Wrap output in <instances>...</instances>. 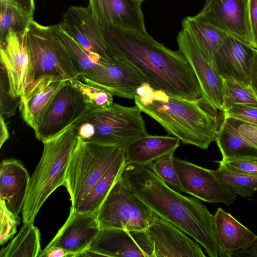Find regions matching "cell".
Segmentation results:
<instances>
[{
  "instance_id": "cell-1",
  "label": "cell",
  "mask_w": 257,
  "mask_h": 257,
  "mask_svg": "<svg viewBox=\"0 0 257 257\" xmlns=\"http://www.w3.org/2000/svg\"><path fill=\"white\" fill-rule=\"evenodd\" d=\"M101 28L114 55L132 64L153 88L183 98L201 97L195 75L179 50L167 48L148 33L113 25Z\"/></svg>"
},
{
  "instance_id": "cell-2",
  "label": "cell",
  "mask_w": 257,
  "mask_h": 257,
  "mask_svg": "<svg viewBox=\"0 0 257 257\" xmlns=\"http://www.w3.org/2000/svg\"><path fill=\"white\" fill-rule=\"evenodd\" d=\"M121 178L154 213L196 240L209 256H219L214 215L199 199L182 195L148 166L126 165Z\"/></svg>"
},
{
  "instance_id": "cell-3",
  "label": "cell",
  "mask_w": 257,
  "mask_h": 257,
  "mask_svg": "<svg viewBox=\"0 0 257 257\" xmlns=\"http://www.w3.org/2000/svg\"><path fill=\"white\" fill-rule=\"evenodd\" d=\"M136 105L185 144L207 149L218 130L215 111L201 97L189 99L156 90L145 83L137 91Z\"/></svg>"
},
{
  "instance_id": "cell-4",
  "label": "cell",
  "mask_w": 257,
  "mask_h": 257,
  "mask_svg": "<svg viewBox=\"0 0 257 257\" xmlns=\"http://www.w3.org/2000/svg\"><path fill=\"white\" fill-rule=\"evenodd\" d=\"M78 136L73 124L42 141L41 158L30 178L22 209L23 223H33L42 206L59 187L65 185Z\"/></svg>"
},
{
  "instance_id": "cell-5",
  "label": "cell",
  "mask_w": 257,
  "mask_h": 257,
  "mask_svg": "<svg viewBox=\"0 0 257 257\" xmlns=\"http://www.w3.org/2000/svg\"><path fill=\"white\" fill-rule=\"evenodd\" d=\"M137 106L113 102L107 108L89 109L73 124L78 137L123 150L132 141L148 134Z\"/></svg>"
},
{
  "instance_id": "cell-6",
  "label": "cell",
  "mask_w": 257,
  "mask_h": 257,
  "mask_svg": "<svg viewBox=\"0 0 257 257\" xmlns=\"http://www.w3.org/2000/svg\"><path fill=\"white\" fill-rule=\"evenodd\" d=\"M27 44L29 58L27 89L45 78L56 81L78 78L70 54L49 26L33 19L28 29Z\"/></svg>"
},
{
  "instance_id": "cell-7",
  "label": "cell",
  "mask_w": 257,
  "mask_h": 257,
  "mask_svg": "<svg viewBox=\"0 0 257 257\" xmlns=\"http://www.w3.org/2000/svg\"><path fill=\"white\" fill-rule=\"evenodd\" d=\"M120 150L78 137L67 169L66 186L75 209L115 160Z\"/></svg>"
},
{
  "instance_id": "cell-8",
  "label": "cell",
  "mask_w": 257,
  "mask_h": 257,
  "mask_svg": "<svg viewBox=\"0 0 257 257\" xmlns=\"http://www.w3.org/2000/svg\"><path fill=\"white\" fill-rule=\"evenodd\" d=\"M96 216L100 228L140 230L147 229L153 221L155 213L129 189L120 177Z\"/></svg>"
},
{
  "instance_id": "cell-9",
  "label": "cell",
  "mask_w": 257,
  "mask_h": 257,
  "mask_svg": "<svg viewBox=\"0 0 257 257\" xmlns=\"http://www.w3.org/2000/svg\"><path fill=\"white\" fill-rule=\"evenodd\" d=\"M179 51L193 70L201 90V98L215 111L224 107V80L207 60L190 31L182 28L177 37Z\"/></svg>"
},
{
  "instance_id": "cell-10",
  "label": "cell",
  "mask_w": 257,
  "mask_h": 257,
  "mask_svg": "<svg viewBox=\"0 0 257 257\" xmlns=\"http://www.w3.org/2000/svg\"><path fill=\"white\" fill-rule=\"evenodd\" d=\"M173 163L182 192L209 203L232 204L237 195L217 178L214 170L206 169L174 156Z\"/></svg>"
},
{
  "instance_id": "cell-11",
  "label": "cell",
  "mask_w": 257,
  "mask_h": 257,
  "mask_svg": "<svg viewBox=\"0 0 257 257\" xmlns=\"http://www.w3.org/2000/svg\"><path fill=\"white\" fill-rule=\"evenodd\" d=\"M89 108L79 91L67 82L56 93L37 129L36 138L43 141L73 124Z\"/></svg>"
},
{
  "instance_id": "cell-12",
  "label": "cell",
  "mask_w": 257,
  "mask_h": 257,
  "mask_svg": "<svg viewBox=\"0 0 257 257\" xmlns=\"http://www.w3.org/2000/svg\"><path fill=\"white\" fill-rule=\"evenodd\" d=\"M69 35L95 62H112L116 56L105 41L101 27L94 19L90 9L71 6L63 14L62 22Z\"/></svg>"
},
{
  "instance_id": "cell-13",
  "label": "cell",
  "mask_w": 257,
  "mask_h": 257,
  "mask_svg": "<svg viewBox=\"0 0 257 257\" xmlns=\"http://www.w3.org/2000/svg\"><path fill=\"white\" fill-rule=\"evenodd\" d=\"M88 249L101 256L155 257L154 246L146 230L100 228Z\"/></svg>"
},
{
  "instance_id": "cell-14",
  "label": "cell",
  "mask_w": 257,
  "mask_h": 257,
  "mask_svg": "<svg viewBox=\"0 0 257 257\" xmlns=\"http://www.w3.org/2000/svg\"><path fill=\"white\" fill-rule=\"evenodd\" d=\"M27 31L16 32L11 30L0 42L1 68L7 78L9 93L15 98H19L28 85Z\"/></svg>"
},
{
  "instance_id": "cell-15",
  "label": "cell",
  "mask_w": 257,
  "mask_h": 257,
  "mask_svg": "<svg viewBox=\"0 0 257 257\" xmlns=\"http://www.w3.org/2000/svg\"><path fill=\"white\" fill-rule=\"evenodd\" d=\"M193 17L250 44L246 0H205L202 9Z\"/></svg>"
},
{
  "instance_id": "cell-16",
  "label": "cell",
  "mask_w": 257,
  "mask_h": 257,
  "mask_svg": "<svg viewBox=\"0 0 257 257\" xmlns=\"http://www.w3.org/2000/svg\"><path fill=\"white\" fill-rule=\"evenodd\" d=\"M100 230L96 213L79 212L70 207L66 221L41 252L58 247L67 251L69 256H77L89 248Z\"/></svg>"
},
{
  "instance_id": "cell-17",
  "label": "cell",
  "mask_w": 257,
  "mask_h": 257,
  "mask_svg": "<svg viewBox=\"0 0 257 257\" xmlns=\"http://www.w3.org/2000/svg\"><path fill=\"white\" fill-rule=\"evenodd\" d=\"M155 257H205L200 244L179 227L155 214L146 229Z\"/></svg>"
},
{
  "instance_id": "cell-18",
  "label": "cell",
  "mask_w": 257,
  "mask_h": 257,
  "mask_svg": "<svg viewBox=\"0 0 257 257\" xmlns=\"http://www.w3.org/2000/svg\"><path fill=\"white\" fill-rule=\"evenodd\" d=\"M254 49L230 33L224 32L223 42L217 52L213 65L223 80L249 85V67Z\"/></svg>"
},
{
  "instance_id": "cell-19",
  "label": "cell",
  "mask_w": 257,
  "mask_h": 257,
  "mask_svg": "<svg viewBox=\"0 0 257 257\" xmlns=\"http://www.w3.org/2000/svg\"><path fill=\"white\" fill-rule=\"evenodd\" d=\"M142 3L139 0H89L88 8L100 27L113 25L146 33Z\"/></svg>"
},
{
  "instance_id": "cell-20",
  "label": "cell",
  "mask_w": 257,
  "mask_h": 257,
  "mask_svg": "<svg viewBox=\"0 0 257 257\" xmlns=\"http://www.w3.org/2000/svg\"><path fill=\"white\" fill-rule=\"evenodd\" d=\"M69 81L39 80L20 97L19 109L24 121L35 131L58 91Z\"/></svg>"
},
{
  "instance_id": "cell-21",
  "label": "cell",
  "mask_w": 257,
  "mask_h": 257,
  "mask_svg": "<svg viewBox=\"0 0 257 257\" xmlns=\"http://www.w3.org/2000/svg\"><path fill=\"white\" fill-rule=\"evenodd\" d=\"M30 177L19 160L5 159L0 165V198L8 209L18 215L27 196Z\"/></svg>"
},
{
  "instance_id": "cell-22",
  "label": "cell",
  "mask_w": 257,
  "mask_h": 257,
  "mask_svg": "<svg viewBox=\"0 0 257 257\" xmlns=\"http://www.w3.org/2000/svg\"><path fill=\"white\" fill-rule=\"evenodd\" d=\"M215 232L220 257H232L246 249L256 235L231 214L219 207L214 214Z\"/></svg>"
},
{
  "instance_id": "cell-23",
  "label": "cell",
  "mask_w": 257,
  "mask_h": 257,
  "mask_svg": "<svg viewBox=\"0 0 257 257\" xmlns=\"http://www.w3.org/2000/svg\"><path fill=\"white\" fill-rule=\"evenodd\" d=\"M175 137L147 134L130 142L123 150L126 165L148 166L161 157L175 152L180 144Z\"/></svg>"
},
{
  "instance_id": "cell-24",
  "label": "cell",
  "mask_w": 257,
  "mask_h": 257,
  "mask_svg": "<svg viewBox=\"0 0 257 257\" xmlns=\"http://www.w3.org/2000/svg\"><path fill=\"white\" fill-rule=\"evenodd\" d=\"M49 27L70 54L78 76L77 79L100 87L105 75L104 63L106 61L101 63L94 62L88 53L69 35L62 22Z\"/></svg>"
},
{
  "instance_id": "cell-25",
  "label": "cell",
  "mask_w": 257,
  "mask_h": 257,
  "mask_svg": "<svg viewBox=\"0 0 257 257\" xmlns=\"http://www.w3.org/2000/svg\"><path fill=\"white\" fill-rule=\"evenodd\" d=\"M126 166L122 150L88 195L75 209L71 208L79 212L96 213L112 186L120 178Z\"/></svg>"
},
{
  "instance_id": "cell-26",
  "label": "cell",
  "mask_w": 257,
  "mask_h": 257,
  "mask_svg": "<svg viewBox=\"0 0 257 257\" xmlns=\"http://www.w3.org/2000/svg\"><path fill=\"white\" fill-rule=\"evenodd\" d=\"M182 26L190 31L206 58L213 65L215 55L223 42L224 32L193 16L186 17Z\"/></svg>"
},
{
  "instance_id": "cell-27",
  "label": "cell",
  "mask_w": 257,
  "mask_h": 257,
  "mask_svg": "<svg viewBox=\"0 0 257 257\" xmlns=\"http://www.w3.org/2000/svg\"><path fill=\"white\" fill-rule=\"evenodd\" d=\"M215 140L222 158L257 157V148L242 138L224 117Z\"/></svg>"
},
{
  "instance_id": "cell-28",
  "label": "cell",
  "mask_w": 257,
  "mask_h": 257,
  "mask_svg": "<svg viewBox=\"0 0 257 257\" xmlns=\"http://www.w3.org/2000/svg\"><path fill=\"white\" fill-rule=\"evenodd\" d=\"M41 234L32 223H23L20 231L2 248L1 257H36L41 252Z\"/></svg>"
},
{
  "instance_id": "cell-29",
  "label": "cell",
  "mask_w": 257,
  "mask_h": 257,
  "mask_svg": "<svg viewBox=\"0 0 257 257\" xmlns=\"http://www.w3.org/2000/svg\"><path fill=\"white\" fill-rule=\"evenodd\" d=\"M0 42L10 30L22 32L28 30L33 17L12 0H0Z\"/></svg>"
},
{
  "instance_id": "cell-30",
  "label": "cell",
  "mask_w": 257,
  "mask_h": 257,
  "mask_svg": "<svg viewBox=\"0 0 257 257\" xmlns=\"http://www.w3.org/2000/svg\"><path fill=\"white\" fill-rule=\"evenodd\" d=\"M214 172L227 188L241 197H251L257 192V177L234 172L220 165Z\"/></svg>"
},
{
  "instance_id": "cell-31",
  "label": "cell",
  "mask_w": 257,
  "mask_h": 257,
  "mask_svg": "<svg viewBox=\"0 0 257 257\" xmlns=\"http://www.w3.org/2000/svg\"><path fill=\"white\" fill-rule=\"evenodd\" d=\"M70 83L81 94L89 109L109 107L113 103V95L99 87L79 79L69 80Z\"/></svg>"
},
{
  "instance_id": "cell-32",
  "label": "cell",
  "mask_w": 257,
  "mask_h": 257,
  "mask_svg": "<svg viewBox=\"0 0 257 257\" xmlns=\"http://www.w3.org/2000/svg\"><path fill=\"white\" fill-rule=\"evenodd\" d=\"M224 85L223 111L233 105L257 107V97L250 86L229 80H224Z\"/></svg>"
},
{
  "instance_id": "cell-33",
  "label": "cell",
  "mask_w": 257,
  "mask_h": 257,
  "mask_svg": "<svg viewBox=\"0 0 257 257\" xmlns=\"http://www.w3.org/2000/svg\"><path fill=\"white\" fill-rule=\"evenodd\" d=\"M174 153L167 154L148 166L169 186L180 192L182 190L173 163Z\"/></svg>"
},
{
  "instance_id": "cell-34",
  "label": "cell",
  "mask_w": 257,
  "mask_h": 257,
  "mask_svg": "<svg viewBox=\"0 0 257 257\" xmlns=\"http://www.w3.org/2000/svg\"><path fill=\"white\" fill-rule=\"evenodd\" d=\"M0 244L3 245L17 232V226L20 223V218L18 215L12 213L8 209L5 201L0 200Z\"/></svg>"
},
{
  "instance_id": "cell-35",
  "label": "cell",
  "mask_w": 257,
  "mask_h": 257,
  "mask_svg": "<svg viewBox=\"0 0 257 257\" xmlns=\"http://www.w3.org/2000/svg\"><path fill=\"white\" fill-rule=\"evenodd\" d=\"M217 162L229 170L257 177V157L222 158Z\"/></svg>"
},
{
  "instance_id": "cell-36",
  "label": "cell",
  "mask_w": 257,
  "mask_h": 257,
  "mask_svg": "<svg viewBox=\"0 0 257 257\" xmlns=\"http://www.w3.org/2000/svg\"><path fill=\"white\" fill-rule=\"evenodd\" d=\"M1 74V114L11 117L15 115L20 98H14L9 94L7 78L2 68Z\"/></svg>"
},
{
  "instance_id": "cell-37",
  "label": "cell",
  "mask_w": 257,
  "mask_h": 257,
  "mask_svg": "<svg viewBox=\"0 0 257 257\" xmlns=\"http://www.w3.org/2000/svg\"><path fill=\"white\" fill-rule=\"evenodd\" d=\"M224 117L242 138L257 148V125L226 115Z\"/></svg>"
},
{
  "instance_id": "cell-38",
  "label": "cell",
  "mask_w": 257,
  "mask_h": 257,
  "mask_svg": "<svg viewBox=\"0 0 257 257\" xmlns=\"http://www.w3.org/2000/svg\"><path fill=\"white\" fill-rule=\"evenodd\" d=\"M223 112L224 115L257 125V107L233 105Z\"/></svg>"
},
{
  "instance_id": "cell-39",
  "label": "cell",
  "mask_w": 257,
  "mask_h": 257,
  "mask_svg": "<svg viewBox=\"0 0 257 257\" xmlns=\"http://www.w3.org/2000/svg\"><path fill=\"white\" fill-rule=\"evenodd\" d=\"M250 46L257 50V0H246Z\"/></svg>"
},
{
  "instance_id": "cell-40",
  "label": "cell",
  "mask_w": 257,
  "mask_h": 257,
  "mask_svg": "<svg viewBox=\"0 0 257 257\" xmlns=\"http://www.w3.org/2000/svg\"><path fill=\"white\" fill-rule=\"evenodd\" d=\"M249 85L257 97V50L254 49L249 67Z\"/></svg>"
},
{
  "instance_id": "cell-41",
  "label": "cell",
  "mask_w": 257,
  "mask_h": 257,
  "mask_svg": "<svg viewBox=\"0 0 257 257\" xmlns=\"http://www.w3.org/2000/svg\"><path fill=\"white\" fill-rule=\"evenodd\" d=\"M233 256L257 257V236L248 247L236 251L233 254L232 257Z\"/></svg>"
},
{
  "instance_id": "cell-42",
  "label": "cell",
  "mask_w": 257,
  "mask_h": 257,
  "mask_svg": "<svg viewBox=\"0 0 257 257\" xmlns=\"http://www.w3.org/2000/svg\"><path fill=\"white\" fill-rule=\"evenodd\" d=\"M39 257H62L69 256V254L63 249L58 247H53L46 251L41 252Z\"/></svg>"
},
{
  "instance_id": "cell-43",
  "label": "cell",
  "mask_w": 257,
  "mask_h": 257,
  "mask_svg": "<svg viewBox=\"0 0 257 257\" xmlns=\"http://www.w3.org/2000/svg\"><path fill=\"white\" fill-rule=\"evenodd\" d=\"M24 11L33 16L35 11L34 0H12Z\"/></svg>"
},
{
  "instance_id": "cell-44",
  "label": "cell",
  "mask_w": 257,
  "mask_h": 257,
  "mask_svg": "<svg viewBox=\"0 0 257 257\" xmlns=\"http://www.w3.org/2000/svg\"><path fill=\"white\" fill-rule=\"evenodd\" d=\"M9 132L8 127L5 122L3 115L1 114L0 116V148L9 139Z\"/></svg>"
},
{
  "instance_id": "cell-45",
  "label": "cell",
  "mask_w": 257,
  "mask_h": 257,
  "mask_svg": "<svg viewBox=\"0 0 257 257\" xmlns=\"http://www.w3.org/2000/svg\"><path fill=\"white\" fill-rule=\"evenodd\" d=\"M139 1L141 2H143V1H145V0H139Z\"/></svg>"
}]
</instances>
